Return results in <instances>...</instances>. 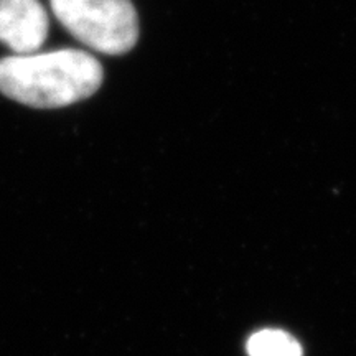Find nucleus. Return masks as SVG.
Instances as JSON below:
<instances>
[{
  "label": "nucleus",
  "mask_w": 356,
  "mask_h": 356,
  "mask_svg": "<svg viewBox=\"0 0 356 356\" xmlns=\"http://www.w3.org/2000/svg\"><path fill=\"white\" fill-rule=\"evenodd\" d=\"M68 32L95 51L124 55L136 47L139 19L131 0H50Z\"/></svg>",
  "instance_id": "nucleus-2"
},
{
  "label": "nucleus",
  "mask_w": 356,
  "mask_h": 356,
  "mask_svg": "<svg viewBox=\"0 0 356 356\" xmlns=\"http://www.w3.org/2000/svg\"><path fill=\"white\" fill-rule=\"evenodd\" d=\"M249 356H304L299 341L291 333L275 328L256 332L248 341Z\"/></svg>",
  "instance_id": "nucleus-4"
},
{
  "label": "nucleus",
  "mask_w": 356,
  "mask_h": 356,
  "mask_svg": "<svg viewBox=\"0 0 356 356\" xmlns=\"http://www.w3.org/2000/svg\"><path fill=\"white\" fill-rule=\"evenodd\" d=\"M48 13L40 0H0V43L17 55H32L48 37Z\"/></svg>",
  "instance_id": "nucleus-3"
},
{
  "label": "nucleus",
  "mask_w": 356,
  "mask_h": 356,
  "mask_svg": "<svg viewBox=\"0 0 356 356\" xmlns=\"http://www.w3.org/2000/svg\"><path fill=\"white\" fill-rule=\"evenodd\" d=\"M102 79L99 61L74 48L0 60V92L30 108H65L88 99Z\"/></svg>",
  "instance_id": "nucleus-1"
}]
</instances>
